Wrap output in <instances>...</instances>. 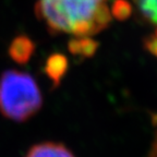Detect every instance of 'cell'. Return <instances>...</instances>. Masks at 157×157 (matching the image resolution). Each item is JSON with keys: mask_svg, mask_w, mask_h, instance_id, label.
Instances as JSON below:
<instances>
[{"mask_svg": "<svg viewBox=\"0 0 157 157\" xmlns=\"http://www.w3.org/2000/svg\"><path fill=\"white\" fill-rule=\"evenodd\" d=\"M109 0H37L36 14L52 33L90 37L111 20Z\"/></svg>", "mask_w": 157, "mask_h": 157, "instance_id": "1", "label": "cell"}, {"mask_svg": "<svg viewBox=\"0 0 157 157\" xmlns=\"http://www.w3.org/2000/svg\"><path fill=\"white\" fill-rule=\"evenodd\" d=\"M43 106V96L32 75L8 70L0 76V113L15 122H24Z\"/></svg>", "mask_w": 157, "mask_h": 157, "instance_id": "2", "label": "cell"}, {"mask_svg": "<svg viewBox=\"0 0 157 157\" xmlns=\"http://www.w3.org/2000/svg\"><path fill=\"white\" fill-rule=\"evenodd\" d=\"M142 20L155 27V43L148 44V50L157 56V0H132Z\"/></svg>", "mask_w": 157, "mask_h": 157, "instance_id": "3", "label": "cell"}, {"mask_svg": "<svg viewBox=\"0 0 157 157\" xmlns=\"http://www.w3.org/2000/svg\"><path fill=\"white\" fill-rule=\"evenodd\" d=\"M25 157H75L73 153L61 143L43 142L29 148Z\"/></svg>", "mask_w": 157, "mask_h": 157, "instance_id": "4", "label": "cell"}, {"mask_svg": "<svg viewBox=\"0 0 157 157\" xmlns=\"http://www.w3.org/2000/svg\"><path fill=\"white\" fill-rule=\"evenodd\" d=\"M33 52H34V44L31 39L25 36L17 37L11 43L9 48L10 57L19 63H25L29 61Z\"/></svg>", "mask_w": 157, "mask_h": 157, "instance_id": "5", "label": "cell"}, {"mask_svg": "<svg viewBox=\"0 0 157 157\" xmlns=\"http://www.w3.org/2000/svg\"><path fill=\"white\" fill-rule=\"evenodd\" d=\"M68 69V59L60 54H55L49 57L45 66V72L52 82L55 86H58L62 76Z\"/></svg>", "mask_w": 157, "mask_h": 157, "instance_id": "6", "label": "cell"}, {"mask_svg": "<svg viewBox=\"0 0 157 157\" xmlns=\"http://www.w3.org/2000/svg\"><path fill=\"white\" fill-rule=\"evenodd\" d=\"M69 49L74 55L90 57L96 52V43L88 37H76L70 43Z\"/></svg>", "mask_w": 157, "mask_h": 157, "instance_id": "7", "label": "cell"}, {"mask_svg": "<svg viewBox=\"0 0 157 157\" xmlns=\"http://www.w3.org/2000/svg\"><path fill=\"white\" fill-rule=\"evenodd\" d=\"M153 123H154L155 125L157 124V115H155L154 117H153Z\"/></svg>", "mask_w": 157, "mask_h": 157, "instance_id": "8", "label": "cell"}, {"mask_svg": "<svg viewBox=\"0 0 157 157\" xmlns=\"http://www.w3.org/2000/svg\"><path fill=\"white\" fill-rule=\"evenodd\" d=\"M155 151H156V153H157V145H156V147H155Z\"/></svg>", "mask_w": 157, "mask_h": 157, "instance_id": "9", "label": "cell"}]
</instances>
